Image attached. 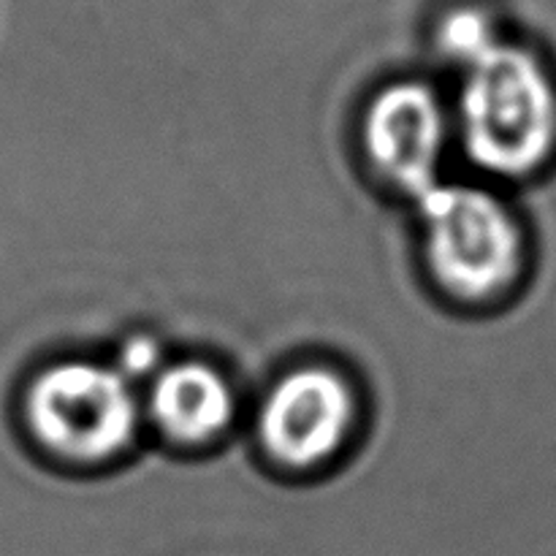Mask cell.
<instances>
[{
	"label": "cell",
	"instance_id": "1",
	"mask_svg": "<svg viewBox=\"0 0 556 556\" xmlns=\"http://www.w3.org/2000/svg\"><path fill=\"white\" fill-rule=\"evenodd\" d=\"M462 74L454 134L467 157L494 177L532 172L556 139V96L546 68L532 52L503 41Z\"/></svg>",
	"mask_w": 556,
	"mask_h": 556
},
{
	"label": "cell",
	"instance_id": "2",
	"mask_svg": "<svg viewBox=\"0 0 556 556\" xmlns=\"http://www.w3.org/2000/svg\"><path fill=\"white\" fill-rule=\"evenodd\" d=\"M139 391L114 364L68 358L38 372L27 389L33 438L54 456L98 465L123 454L141 421Z\"/></svg>",
	"mask_w": 556,
	"mask_h": 556
},
{
	"label": "cell",
	"instance_id": "3",
	"mask_svg": "<svg viewBox=\"0 0 556 556\" xmlns=\"http://www.w3.org/2000/svg\"><path fill=\"white\" fill-rule=\"evenodd\" d=\"M424 253L440 288L459 299H486L510 286L521 237L503 201L467 182H438L416 199Z\"/></svg>",
	"mask_w": 556,
	"mask_h": 556
},
{
	"label": "cell",
	"instance_id": "4",
	"mask_svg": "<svg viewBox=\"0 0 556 556\" xmlns=\"http://www.w3.org/2000/svg\"><path fill=\"white\" fill-rule=\"evenodd\" d=\"M353 421L356 396L351 383L329 367H299L266 391L255 432L271 462L307 470L342 448Z\"/></svg>",
	"mask_w": 556,
	"mask_h": 556
},
{
	"label": "cell",
	"instance_id": "5",
	"mask_svg": "<svg viewBox=\"0 0 556 556\" xmlns=\"http://www.w3.org/2000/svg\"><path fill=\"white\" fill-rule=\"evenodd\" d=\"M454 117L438 90L405 79L375 92L364 112V150L375 172L418 199L443 182L445 147Z\"/></svg>",
	"mask_w": 556,
	"mask_h": 556
},
{
	"label": "cell",
	"instance_id": "6",
	"mask_svg": "<svg viewBox=\"0 0 556 556\" xmlns=\"http://www.w3.org/2000/svg\"><path fill=\"white\" fill-rule=\"evenodd\" d=\"M141 407L172 443L204 445L231 427L237 396L220 369L188 358L163 364L161 372L147 383Z\"/></svg>",
	"mask_w": 556,
	"mask_h": 556
},
{
	"label": "cell",
	"instance_id": "7",
	"mask_svg": "<svg viewBox=\"0 0 556 556\" xmlns=\"http://www.w3.org/2000/svg\"><path fill=\"white\" fill-rule=\"evenodd\" d=\"M500 43H503V36H500L497 22H494L492 11H486L483 5H451L434 25V49L440 58L462 71L481 63Z\"/></svg>",
	"mask_w": 556,
	"mask_h": 556
},
{
	"label": "cell",
	"instance_id": "8",
	"mask_svg": "<svg viewBox=\"0 0 556 556\" xmlns=\"http://www.w3.org/2000/svg\"><path fill=\"white\" fill-rule=\"evenodd\" d=\"M114 367H117L134 386L139 383V380L150 383L163 367L161 348H157V342L152 340V337H130V340H125L123 348H119Z\"/></svg>",
	"mask_w": 556,
	"mask_h": 556
}]
</instances>
